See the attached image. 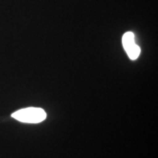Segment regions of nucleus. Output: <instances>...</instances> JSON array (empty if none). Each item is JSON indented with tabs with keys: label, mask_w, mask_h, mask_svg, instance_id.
Here are the masks:
<instances>
[{
	"label": "nucleus",
	"mask_w": 158,
	"mask_h": 158,
	"mask_svg": "<svg viewBox=\"0 0 158 158\" xmlns=\"http://www.w3.org/2000/svg\"><path fill=\"white\" fill-rule=\"evenodd\" d=\"M12 117L24 123L36 124L44 121L46 114L42 108L30 107L17 110L12 114Z\"/></svg>",
	"instance_id": "nucleus-1"
},
{
	"label": "nucleus",
	"mask_w": 158,
	"mask_h": 158,
	"mask_svg": "<svg viewBox=\"0 0 158 158\" xmlns=\"http://www.w3.org/2000/svg\"><path fill=\"white\" fill-rule=\"evenodd\" d=\"M122 44L124 48L132 60H135L139 56L141 49L139 46L136 45L135 41V35L131 31L126 32L122 37Z\"/></svg>",
	"instance_id": "nucleus-2"
}]
</instances>
